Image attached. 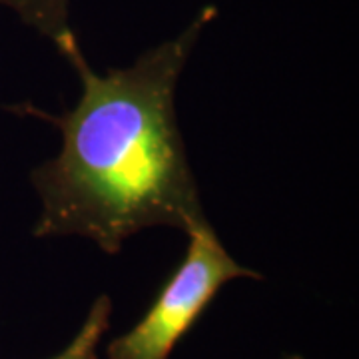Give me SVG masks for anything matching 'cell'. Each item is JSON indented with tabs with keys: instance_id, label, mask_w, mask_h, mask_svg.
<instances>
[{
	"instance_id": "7a4b0ae2",
	"label": "cell",
	"mask_w": 359,
	"mask_h": 359,
	"mask_svg": "<svg viewBox=\"0 0 359 359\" xmlns=\"http://www.w3.org/2000/svg\"><path fill=\"white\" fill-rule=\"evenodd\" d=\"M184 233L188 245L182 262L140 320L106 346L108 359H170L226 283L262 280L257 271L230 256L208 218L198 219Z\"/></svg>"
},
{
	"instance_id": "3957f363",
	"label": "cell",
	"mask_w": 359,
	"mask_h": 359,
	"mask_svg": "<svg viewBox=\"0 0 359 359\" xmlns=\"http://www.w3.org/2000/svg\"><path fill=\"white\" fill-rule=\"evenodd\" d=\"M0 6L11 8L26 26L50 40L60 54L78 44L70 26L68 0H0Z\"/></svg>"
},
{
	"instance_id": "5b68a950",
	"label": "cell",
	"mask_w": 359,
	"mask_h": 359,
	"mask_svg": "<svg viewBox=\"0 0 359 359\" xmlns=\"http://www.w3.org/2000/svg\"><path fill=\"white\" fill-rule=\"evenodd\" d=\"M283 359H306V358H302V355H285Z\"/></svg>"
},
{
	"instance_id": "277c9868",
	"label": "cell",
	"mask_w": 359,
	"mask_h": 359,
	"mask_svg": "<svg viewBox=\"0 0 359 359\" xmlns=\"http://www.w3.org/2000/svg\"><path fill=\"white\" fill-rule=\"evenodd\" d=\"M112 309L114 306H112L110 295H98L92 302L76 335L68 341V346L62 351H58L50 359H100L98 349H100L106 332L110 330Z\"/></svg>"
},
{
	"instance_id": "6da1fadb",
	"label": "cell",
	"mask_w": 359,
	"mask_h": 359,
	"mask_svg": "<svg viewBox=\"0 0 359 359\" xmlns=\"http://www.w3.org/2000/svg\"><path fill=\"white\" fill-rule=\"evenodd\" d=\"M218 14L204 6L178 36L124 68L96 72L80 44L62 54L80 80L76 104L46 114L60 130V152L30 172L40 198L34 238H86L114 256L138 231H186L205 218L176 116V86L204 28Z\"/></svg>"
}]
</instances>
